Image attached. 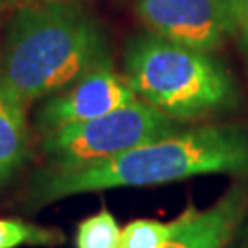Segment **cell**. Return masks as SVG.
<instances>
[{"mask_svg":"<svg viewBox=\"0 0 248 248\" xmlns=\"http://www.w3.org/2000/svg\"><path fill=\"white\" fill-rule=\"evenodd\" d=\"M138 96L114 66L89 72L68 89L43 99L35 114L41 138L68 125L90 122L136 101Z\"/></svg>","mask_w":248,"mask_h":248,"instance_id":"6","label":"cell"},{"mask_svg":"<svg viewBox=\"0 0 248 248\" xmlns=\"http://www.w3.org/2000/svg\"><path fill=\"white\" fill-rule=\"evenodd\" d=\"M186 221V210L169 222L155 219L131 221L120 235V248H162L177 235Z\"/></svg>","mask_w":248,"mask_h":248,"instance_id":"10","label":"cell"},{"mask_svg":"<svg viewBox=\"0 0 248 248\" xmlns=\"http://www.w3.org/2000/svg\"><path fill=\"white\" fill-rule=\"evenodd\" d=\"M52 2H72V0H8V6L18 4L22 8V6H31V4H52Z\"/></svg>","mask_w":248,"mask_h":248,"instance_id":"14","label":"cell"},{"mask_svg":"<svg viewBox=\"0 0 248 248\" xmlns=\"http://www.w3.org/2000/svg\"><path fill=\"white\" fill-rule=\"evenodd\" d=\"M213 173H248L247 125L219 124L182 129L112 160L85 168L46 166L30 178L26 208L35 212L81 193L158 186Z\"/></svg>","mask_w":248,"mask_h":248,"instance_id":"1","label":"cell"},{"mask_svg":"<svg viewBox=\"0 0 248 248\" xmlns=\"http://www.w3.org/2000/svg\"><path fill=\"white\" fill-rule=\"evenodd\" d=\"M124 76L138 99L177 122L228 110L239 99L233 76L213 53L169 43L149 31L129 41Z\"/></svg>","mask_w":248,"mask_h":248,"instance_id":"3","label":"cell"},{"mask_svg":"<svg viewBox=\"0 0 248 248\" xmlns=\"http://www.w3.org/2000/svg\"><path fill=\"white\" fill-rule=\"evenodd\" d=\"M101 66H112L105 30L72 2L18 8L0 52V79L26 107Z\"/></svg>","mask_w":248,"mask_h":248,"instance_id":"2","label":"cell"},{"mask_svg":"<svg viewBox=\"0 0 248 248\" xmlns=\"http://www.w3.org/2000/svg\"><path fill=\"white\" fill-rule=\"evenodd\" d=\"M248 213V187L232 186L210 208H186V221L177 235L162 248H226L245 224Z\"/></svg>","mask_w":248,"mask_h":248,"instance_id":"7","label":"cell"},{"mask_svg":"<svg viewBox=\"0 0 248 248\" xmlns=\"http://www.w3.org/2000/svg\"><path fill=\"white\" fill-rule=\"evenodd\" d=\"M178 131H182L180 122L136 99L110 114L46 134L41 149L52 168H85L112 160Z\"/></svg>","mask_w":248,"mask_h":248,"instance_id":"4","label":"cell"},{"mask_svg":"<svg viewBox=\"0 0 248 248\" xmlns=\"http://www.w3.org/2000/svg\"><path fill=\"white\" fill-rule=\"evenodd\" d=\"M4 6H8V0H0V9L4 8Z\"/></svg>","mask_w":248,"mask_h":248,"instance_id":"15","label":"cell"},{"mask_svg":"<svg viewBox=\"0 0 248 248\" xmlns=\"http://www.w3.org/2000/svg\"><path fill=\"white\" fill-rule=\"evenodd\" d=\"M28 107L0 79V187H4L30 160Z\"/></svg>","mask_w":248,"mask_h":248,"instance_id":"8","label":"cell"},{"mask_svg":"<svg viewBox=\"0 0 248 248\" xmlns=\"http://www.w3.org/2000/svg\"><path fill=\"white\" fill-rule=\"evenodd\" d=\"M64 233L57 228L39 226L17 217H0V248L59 247Z\"/></svg>","mask_w":248,"mask_h":248,"instance_id":"9","label":"cell"},{"mask_svg":"<svg viewBox=\"0 0 248 248\" xmlns=\"http://www.w3.org/2000/svg\"><path fill=\"white\" fill-rule=\"evenodd\" d=\"M226 248H248V224H243Z\"/></svg>","mask_w":248,"mask_h":248,"instance_id":"13","label":"cell"},{"mask_svg":"<svg viewBox=\"0 0 248 248\" xmlns=\"http://www.w3.org/2000/svg\"><path fill=\"white\" fill-rule=\"evenodd\" d=\"M237 11V33H241L243 41L248 45V0H235Z\"/></svg>","mask_w":248,"mask_h":248,"instance_id":"12","label":"cell"},{"mask_svg":"<svg viewBox=\"0 0 248 248\" xmlns=\"http://www.w3.org/2000/svg\"><path fill=\"white\" fill-rule=\"evenodd\" d=\"M120 224L108 210L83 219L76 232V248H120Z\"/></svg>","mask_w":248,"mask_h":248,"instance_id":"11","label":"cell"},{"mask_svg":"<svg viewBox=\"0 0 248 248\" xmlns=\"http://www.w3.org/2000/svg\"><path fill=\"white\" fill-rule=\"evenodd\" d=\"M136 15L153 35L208 53L237 33L235 0H138Z\"/></svg>","mask_w":248,"mask_h":248,"instance_id":"5","label":"cell"}]
</instances>
